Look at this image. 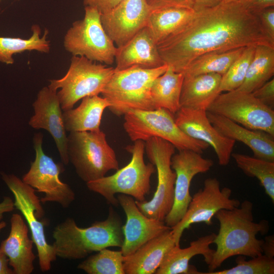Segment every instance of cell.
I'll return each mask as SVG.
<instances>
[{"instance_id": "1", "label": "cell", "mask_w": 274, "mask_h": 274, "mask_svg": "<svg viewBox=\"0 0 274 274\" xmlns=\"http://www.w3.org/2000/svg\"><path fill=\"white\" fill-rule=\"evenodd\" d=\"M260 45L274 47V40L256 13L245 0H239L222 2L195 11L182 28L158 44L157 48L164 62L182 73L204 53Z\"/></svg>"}, {"instance_id": "2", "label": "cell", "mask_w": 274, "mask_h": 274, "mask_svg": "<svg viewBox=\"0 0 274 274\" xmlns=\"http://www.w3.org/2000/svg\"><path fill=\"white\" fill-rule=\"evenodd\" d=\"M253 209V203L245 200L237 207L221 209L216 213L219 229L213 242L217 249L208 265L209 272L214 271L231 257L252 258L262 254L263 239H258L256 235L268 232V223L265 220L255 222Z\"/></svg>"}, {"instance_id": "3", "label": "cell", "mask_w": 274, "mask_h": 274, "mask_svg": "<svg viewBox=\"0 0 274 274\" xmlns=\"http://www.w3.org/2000/svg\"><path fill=\"white\" fill-rule=\"evenodd\" d=\"M53 246L57 257L70 260L84 258L103 249L121 248L123 233L121 219L112 207L107 218L87 227H79L72 218H67L54 228Z\"/></svg>"}, {"instance_id": "4", "label": "cell", "mask_w": 274, "mask_h": 274, "mask_svg": "<svg viewBox=\"0 0 274 274\" xmlns=\"http://www.w3.org/2000/svg\"><path fill=\"white\" fill-rule=\"evenodd\" d=\"M168 65L151 69L132 66L115 71L101 93L109 104L108 109L117 116L131 110H155L150 89L154 80L163 74Z\"/></svg>"}, {"instance_id": "5", "label": "cell", "mask_w": 274, "mask_h": 274, "mask_svg": "<svg viewBox=\"0 0 274 274\" xmlns=\"http://www.w3.org/2000/svg\"><path fill=\"white\" fill-rule=\"evenodd\" d=\"M145 145L144 141L137 140L127 146L125 149L132 156L129 163L112 175L86 183L87 188L114 206L119 204L115 196L117 193L130 196L136 201H145L150 191L151 177L156 171L152 163L144 161Z\"/></svg>"}, {"instance_id": "6", "label": "cell", "mask_w": 274, "mask_h": 274, "mask_svg": "<svg viewBox=\"0 0 274 274\" xmlns=\"http://www.w3.org/2000/svg\"><path fill=\"white\" fill-rule=\"evenodd\" d=\"M67 138L69 162L83 181L98 180L119 169L115 152L101 130L70 132Z\"/></svg>"}, {"instance_id": "7", "label": "cell", "mask_w": 274, "mask_h": 274, "mask_svg": "<svg viewBox=\"0 0 274 274\" xmlns=\"http://www.w3.org/2000/svg\"><path fill=\"white\" fill-rule=\"evenodd\" d=\"M124 129L133 142L157 137L170 143L178 150H190L199 154L209 146L186 134L177 125L174 114L164 109L131 110L124 115Z\"/></svg>"}, {"instance_id": "8", "label": "cell", "mask_w": 274, "mask_h": 274, "mask_svg": "<svg viewBox=\"0 0 274 274\" xmlns=\"http://www.w3.org/2000/svg\"><path fill=\"white\" fill-rule=\"evenodd\" d=\"M115 72V67L96 63L83 56H73L68 70L59 79L49 80L48 86L57 90L62 111L73 109L86 96L101 93Z\"/></svg>"}, {"instance_id": "9", "label": "cell", "mask_w": 274, "mask_h": 274, "mask_svg": "<svg viewBox=\"0 0 274 274\" xmlns=\"http://www.w3.org/2000/svg\"><path fill=\"white\" fill-rule=\"evenodd\" d=\"M63 46L73 56L112 65L117 47L106 32L96 8L85 6L83 19L73 23L65 33Z\"/></svg>"}, {"instance_id": "10", "label": "cell", "mask_w": 274, "mask_h": 274, "mask_svg": "<svg viewBox=\"0 0 274 274\" xmlns=\"http://www.w3.org/2000/svg\"><path fill=\"white\" fill-rule=\"evenodd\" d=\"M145 143L147 156L157 169L158 183L150 201H135L145 216L164 221L172 208L174 200L176 174L171 167V159L176 148L168 141L157 137L150 138Z\"/></svg>"}, {"instance_id": "11", "label": "cell", "mask_w": 274, "mask_h": 274, "mask_svg": "<svg viewBox=\"0 0 274 274\" xmlns=\"http://www.w3.org/2000/svg\"><path fill=\"white\" fill-rule=\"evenodd\" d=\"M2 179L13 193L14 207L22 213L31 232L36 246L39 264L42 271H49L57 258L55 249L47 241L44 222L39 220L44 215L40 199L34 188L13 174H2Z\"/></svg>"}, {"instance_id": "12", "label": "cell", "mask_w": 274, "mask_h": 274, "mask_svg": "<svg viewBox=\"0 0 274 274\" xmlns=\"http://www.w3.org/2000/svg\"><path fill=\"white\" fill-rule=\"evenodd\" d=\"M207 111L224 116L247 128L274 137V111L251 93L237 89L220 93Z\"/></svg>"}, {"instance_id": "13", "label": "cell", "mask_w": 274, "mask_h": 274, "mask_svg": "<svg viewBox=\"0 0 274 274\" xmlns=\"http://www.w3.org/2000/svg\"><path fill=\"white\" fill-rule=\"evenodd\" d=\"M43 138L40 132L34 136L35 159L22 180L36 191L44 193V196L40 199L41 202H55L67 208L75 199V192L60 179L59 176L64 170L62 165L55 162L43 151Z\"/></svg>"}, {"instance_id": "14", "label": "cell", "mask_w": 274, "mask_h": 274, "mask_svg": "<svg viewBox=\"0 0 274 274\" xmlns=\"http://www.w3.org/2000/svg\"><path fill=\"white\" fill-rule=\"evenodd\" d=\"M232 191L228 187L220 188L216 178L205 180L203 187L193 194L187 210L182 219L171 227L176 245H180L184 231L193 224L213 223L212 218L221 209L231 210L238 207L240 201L230 198Z\"/></svg>"}, {"instance_id": "15", "label": "cell", "mask_w": 274, "mask_h": 274, "mask_svg": "<svg viewBox=\"0 0 274 274\" xmlns=\"http://www.w3.org/2000/svg\"><path fill=\"white\" fill-rule=\"evenodd\" d=\"M214 162L190 150H179L171 159V167L176 174L172 208L165 218V224L172 227L184 216L192 196L189 191L193 177L209 171Z\"/></svg>"}, {"instance_id": "16", "label": "cell", "mask_w": 274, "mask_h": 274, "mask_svg": "<svg viewBox=\"0 0 274 274\" xmlns=\"http://www.w3.org/2000/svg\"><path fill=\"white\" fill-rule=\"evenodd\" d=\"M151 10L146 0H123L100 14V20L108 36L120 47L147 26Z\"/></svg>"}, {"instance_id": "17", "label": "cell", "mask_w": 274, "mask_h": 274, "mask_svg": "<svg viewBox=\"0 0 274 274\" xmlns=\"http://www.w3.org/2000/svg\"><path fill=\"white\" fill-rule=\"evenodd\" d=\"M175 119L186 134L213 148L220 165L229 163L235 142L223 136L216 129L207 117V111L182 107L175 114Z\"/></svg>"}, {"instance_id": "18", "label": "cell", "mask_w": 274, "mask_h": 274, "mask_svg": "<svg viewBox=\"0 0 274 274\" xmlns=\"http://www.w3.org/2000/svg\"><path fill=\"white\" fill-rule=\"evenodd\" d=\"M117 199L126 216V223L122 226L124 239L121 248L124 257L131 254L153 238L171 229L164 221L145 216L131 196L119 194Z\"/></svg>"}, {"instance_id": "19", "label": "cell", "mask_w": 274, "mask_h": 274, "mask_svg": "<svg viewBox=\"0 0 274 274\" xmlns=\"http://www.w3.org/2000/svg\"><path fill=\"white\" fill-rule=\"evenodd\" d=\"M57 92L48 86L44 87L39 91L37 99L32 104L35 113L29 121V125L36 129H45L52 135L61 161L66 165L69 162L67 138Z\"/></svg>"}, {"instance_id": "20", "label": "cell", "mask_w": 274, "mask_h": 274, "mask_svg": "<svg viewBox=\"0 0 274 274\" xmlns=\"http://www.w3.org/2000/svg\"><path fill=\"white\" fill-rule=\"evenodd\" d=\"M115 61L116 64L115 71H121L132 66L155 68L165 64L147 26L138 31L124 45L117 47Z\"/></svg>"}, {"instance_id": "21", "label": "cell", "mask_w": 274, "mask_h": 274, "mask_svg": "<svg viewBox=\"0 0 274 274\" xmlns=\"http://www.w3.org/2000/svg\"><path fill=\"white\" fill-rule=\"evenodd\" d=\"M9 236L0 245V250L9 259L14 274H30L34 269L36 256L33 253V242L28 236V226L19 214L10 219Z\"/></svg>"}, {"instance_id": "22", "label": "cell", "mask_w": 274, "mask_h": 274, "mask_svg": "<svg viewBox=\"0 0 274 274\" xmlns=\"http://www.w3.org/2000/svg\"><path fill=\"white\" fill-rule=\"evenodd\" d=\"M207 117L223 136L243 143L253 152L254 156L274 161L273 137L258 130L244 127L224 116L207 111Z\"/></svg>"}, {"instance_id": "23", "label": "cell", "mask_w": 274, "mask_h": 274, "mask_svg": "<svg viewBox=\"0 0 274 274\" xmlns=\"http://www.w3.org/2000/svg\"><path fill=\"white\" fill-rule=\"evenodd\" d=\"M175 245L171 229L150 239L131 254L125 256V274L155 273L166 253Z\"/></svg>"}, {"instance_id": "24", "label": "cell", "mask_w": 274, "mask_h": 274, "mask_svg": "<svg viewBox=\"0 0 274 274\" xmlns=\"http://www.w3.org/2000/svg\"><path fill=\"white\" fill-rule=\"evenodd\" d=\"M216 234L212 233L201 236L190 243V246L181 248L175 245L166 253L156 274H192L195 267L189 265L191 259L197 255L203 256L209 265L213 258L215 250L210 248L213 243Z\"/></svg>"}, {"instance_id": "25", "label": "cell", "mask_w": 274, "mask_h": 274, "mask_svg": "<svg viewBox=\"0 0 274 274\" xmlns=\"http://www.w3.org/2000/svg\"><path fill=\"white\" fill-rule=\"evenodd\" d=\"M222 76L210 73L194 76H184L180 108L207 111L220 93L219 86Z\"/></svg>"}, {"instance_id": "26", "label": "cell", "mask_w": 274, "mask_h": 274, "mask_svg": "<svg viewBox=\"0 0 274 274\" xmlns=\"http://www.w3.org/2000/svg\"><path fill=\"white\" fill-rule=\"evenodd\" d=\"M109 107V102L103 97L93 95L83 98L77 108L62 112L65 130L75 132L100 130L102 114Z\"/></svg>"}, {"instance_id": "27", "label": "cell", "mask_w": 274, "mask_h": 274, "mask_svg": "<svg viewBox=\"0 0 274 274\" xmlns=\"http://www.w3.org/2000/svg\"><path fill=\"white\" fill-rule=\"evenodd\" d=\"M195 12L192 9L177 7L152 10L147 26L157 45L182 28Z\"/></svg>"}, {"instance_id": "28", "label": "cell", "mask_w": 274, "mask_h": 274, "mask_svg": "<svg viewBox=\"0 0 274 274\" xmlns=\"http://www.w3.org/2000/svg\"><path fill=\"white\" fill-rule=\"evenodd\" d=\"M184 76L168 66L166 71L153 82L150 95L155 109H164L175 114L180 109V96Z\"/></svg>"}, {"instance_id": "29", "label": "cell", "mask_w": 274, "mask_h": 274, "mask_svg": "<svg viewBox=\"0 0 274 274\" xmlns=\"http://www.w3.org/2000/svg\"><path fill=\"white\" fill-rule=\"evenodd\" d=\"M274 74V47L257 45L245 79L236 89L252 93L271 79Z\"/></svg>"}, {"instance_id": "30", "label": "cell", "mask_w": 274, "mask_h": 274, "mask_svg": "<svg viewBox=\"0 0 274 274\" xmlns=\"http://www.w3.org/2000/svg\"><path fill=\"white\" fill-rule=\"evenodd\" d=\"M246 47L225 51H212L193 60L181 73L183 76L216 73L222 76L242 53Z\"/></svg>"}, {"instance_id": "31", "label": "cell", "mask_w": 274, "mask_h": 274, "mask_svg": "<svg viewBox=\"0 0 274 274\" xmlns=\"http://www.w3.org/2000/svg\"><path fill=\"white\" fill-rule=\"evenodd\" d=\"M32 36L28 39L0 37V62L7 64H13V55L26 51L36 50L42 53L50 51V41L47 40L48 30L45 29L40 37L41 29L38 25L31 27Z\"/></svg>"}, {"instance_id": "32", "label": "cell", "mask_w": 274, "mask_h": 274, "mask_svg": "<svg viewBox=\"0 0 274 274\" xmlns=\"http://www.w3.org/2000/svg\"><path fill=\"white\" fill-rule=\"evenodd\" d=\"M238 167L247 176L256 177L274 202V161L241 153H232Z\"/></svg>"}, {"instance_id": "33", "label": "cell", "mask_w": 274, "mask_h": 274, "mask_svg": "<svg viewBox=\"0 0 274 274\" xmlns=\"http://www.w3.org/2000/svg\"><path fill=\"white\" fill-rule=\"evenodd\" d=\"M121 251L103 249L88 256L77 266L88 274H125Z\"/></svg>"}, {"instance_id": "34", "label": "cell", "mask_w": 274, "mask_h": 274, "mask_svg": "<svg viewBox=\"0 0 274 274\" xmlns=\"http://www.w3.org/2000/svg\"><path fill=\"white\" fill-rule=\"evenodd\" d=\"M255 47L254 46L246 47L227 72L222 76L219 86L220 93L235 90L242 84L254 57Z\"/></svg>"}, {"instance_id": "35", "label": "cell", "mask_w": 274, "mask_h": 274, "mask_svg": "<svg viewBox=\"0 0 274 274\" xmlns=\"http://www.w3.org/2000/svg\"><path fill=\"white\" fill-rule=\"evenodd\" d=\"M245 256H238L236 265L229 269L208 272L197 270L195 274H273L274 258L263 254L246 260Z\"/></svg>"}, {"instance_id": "36", "label": "cell", "mask_w": 274, "mask_h": 274, "mask_svg": "<svg viewBox=\"0 0 274 274\" xmlns=\"http://www.w3.org/2000/svg\"><path fill=\"white\" fill-rule=\"evenodd\" d=\"M258 100L273 109L274 106V79L269 80L251 93Z\"/></svg>"}, {"instance_id": "37", "label": "cell", "mask_w": 274, "mask_h": 274, "mask_svg": "<svg viewBox=\"0 0 274 274\" xmlns=\"http://www.w3.org/2000/svg\"><path fill=\"white\" fill-rule=\"evenodd\" d=\"M151 10L168 7L192 9L194 0H146Z\"/></svg>"}, {"instance_id": "38", "label": "cell", "mask_w": 274, "mask_h": 274, "mask_svg": "<svg viewBox=\"0 0 274 274\" xmlns=\"http://www.w3.org/2000/svg\"><path fill=\"white\" fill-rule=\"evenodd\" d=\"M267 34L274 40V8L269 7L256 12Z\"/></svg>"}, {"instance_id": "39", "label": "cell", "mask_w": 274, "mask_h": 274, "mask_svg": "<svg viewBox=\"0 0 274 274\" xmlns=\"http://www.w3.org/2000/svg\"><path fill=\"white\" fill-rule=\"evenodd\" d=\"M123 0H84L85 6L93 7L97 9L100 14L105 13L119 4Z\"/></svg>"}, {"instance_id": "40", "label": "cell", "mask_w": 274, "mask_h": 274, "mask_svg": "<svg viewBox=\"0 0 274 274\" xmlns=\"http://www.w3.org/2000/svg\"><path fill=\"white\" fill-rule=\"evenodd\" d=\"M249 7L255 13L273 7L274 0H245Z\"/></svg>"}, {"instance_id": "41", "label": "cell", "mask_w": 274, "mask_h": 274, "mask_svg": "<svg viewBox=\"0 0 274 274\" xmlns=\"http://www.w3.org/2000/svg\"><path fill=\"white\" fill-rule=\"evenodd\" d=\"M262 254L273 258L274 257V236L273 235L267 236L262 245Z\"/></svg>"}, {"instance_id": "42", "label": "cell", "mask_w": 274, "mask_h": 274, "mask_svg": "<svg viewBox=\"0 0 274 274\" xmlns=\"http://www.w3.org/2000/svg\"><path fill=\"white\" fill-rule=\"evenodd\" d=\"M222 0H194L193 9L197 11L203 9L214 7Z\"/></svg>"}, {"instance_id": "43", "label": "cell", "mask_w": 274, "mask_h": 274, "mask_svg": "<svg viewBox=\"0 0 274 274\" xmlns=\"http://www.w3.org/2000/svg\"><path fill=\"white\" fill-rule=\"evenodd\" d=\"M14 209V201L12 198L8 196L4 197L0 203V222L3 218L4 213L12 212Z\"/></svg>"}, {"instance_id": "44", "label": "cell", "mask_w": 274, "mask_h": 274, "mask_svg": "<svg viewBox=\"0 0 274 274\" xmlns=\"http://www.w3.org/2000/svg\"><path fill=\"white\" fill-rule=\"evenodd\" d=\"M9 259L0 250V274H14L12 268L9 267Z\"/></svg>"}, {"instance_id": "45", "label": "cell", "mask_w": 274, "mask_h": 274, "mask_svg": "<svg viewBox=\"0 0 274 274\" xmlns=\"http://www.w3.org/2000/svg\"><path fill=\"white\" fill-rule=\"evenodd\" d=\"M6 223L5 221H1L0 222V232L1 230L4 229L6 226Z\"/></svg>"}, {"instance_id": "46", "label": "cell", "mask_w": 274, "mask_h": 274, "mask_svg": "<svg viewBox=\"0 0 274 274\" xmlns=\"http://www.w3.org/2000/svg\"><path fill=\"white\" fill-rule=\"evenodd\" d=\"M239 1V0H222V2H232V1Z\"/></svg>"}, {"instance_id": "47", "label": "cell", "mask_w": 274, "mask_h": 274, "mask_svg": "<svg viewBox=\"0 0 274 274\" xmlns=\"http://www.w3.org/2000/svg\"><path fill=\"white\" fill-rule=\"evenodd\" d=\"M1 1V0H0Z\"/></svg>"}]
</instances>
